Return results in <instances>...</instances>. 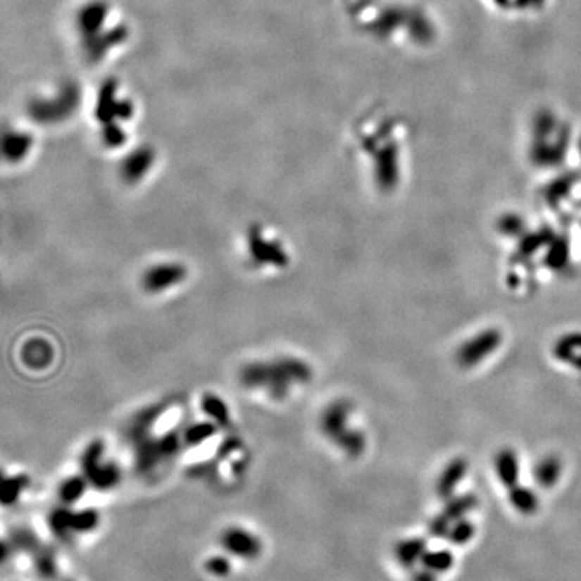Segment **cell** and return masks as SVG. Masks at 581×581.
<instances>
[{"label":"cell","mask_w":581,"mask_h":581,"mask_svg":"<svg viewBox=\"0 0 581 581\" xmlns=\"http://www.w3.org/2000/svg\"><path fill=\"white\" fill-rule=\"evenodd\" d=\"M73 30L80 52L89 63L105 62L128 41L130 30L107 0H91L73 18Z\"/></svg>","instance_id":"6da1fadb"},{"label":"cell","mask_w":581,"mask_h":581,"mask_svg":"<svg viewBox=\"0 0 581 581\" xmlns=\"http://www.w3.org/2000/svg\"><path fill=\"white\" fill-rule=\"evenodd\" d=\"M312 367L294 356H281L271 361L246 363L239 372V381L246 389L260 391L276 401L286 399L297 386L312 380Z\"/></svg>","instance_id":"7a4b0ae2"},{"label":"cell","mask_w":581,"mask_h":581,"mask_svg":"<svg viewBox=\"0 0 581 581\" xmlns=\"http://www.w3.org/2000/svg\"><path fill=\"white\" fill-rule=\"evenodd\" d=\"M135 118V102L121 87L102 86L97 97L96 120L105 146L118 149L126 136V126Z\"/></svg>","instance_id":"3957f363"},{"label":"cell","mask_w":581,"mask_h":581,"mask_svg":"<svg viewBox=\"0 0 581 581\" xmlns=\"http://www.w3.org/2000/svg\"><path fill=\"white\" fill-rule=\"evenodd\" d=\"M352 413V404L346 399H337L325 408L320 417V430L333 444L347 457H361L367 447L365 433L349 428V418Z\"/></svg>","instance_id":"277c9868"},{"label":"cell","mask_w":581,"mask_h":581,"mask_svg":"<svg viewBox=\"0 0 581 581\" xmlns=\"http://www.w3.org/2000/svg\"><path fill=\"white\" fill-rule=\"evenodd\" d=\"M247 251L249 257L257 267L283 268L289 263V256L285 247L276 239H271L262 226L254 225L247 231Z\"/></svg>","instance_id":"5b68a950"},{"label":"cell","mask_w":581,"mask_h":581,"mask_svg":"<svg viewBox=\"0 0 581 581\" xmlns=\"http://www.w3.org/2000/svg\"><path fill=\"white\" fill-rule=\"evenodd\" d=\"M82 477L86 481L99 486V488H108L118 481V468L113 462L105 457V447L101 441H92L86 447L81 457Z\"/></svg>","instance_id":"8992f818"},{"label":"cell","mask_w":581,"mask_h":581,"mask_svg":"<svg viewBox=\"0 0 581 581\" xmlns=\"http://www.w3.org/2000/svg\"><path fill=\"white\" fill-rule=\"evenodd\" d=\"M502 342V335L499 330L488 328L480 331L475 335L472 339L465 341L463 344L458 347L457 351V363L462 368H473L485 361L486 357L491 356L492 352L497 351V347Z\"/></svg>","instance_id":"52a82bcc"},{"label":"cell","mask_w":581,"mask_h":581,"mask_svg":"<svg viewBox=\"0 0 581 581\" xmlns=\"http://www.w3.org/2000/svg\"><path fill=\"white\" fill-rule=\"evenodd\" d=\"M187 278V268L180 262H160L149 267L142 275V287L151 294H158L181 285Z\"/></svg>","instance_id":"ba28073f"},{"label":"cell","mask_w":581,"mask_h":581,"mask_svg":"<svg viewBox=\"0 0 581 581\" xmlns=\"http://www.w3.org/2000/svg\"><path fill=\"white\" fill-rule=\"evenodd\" d=\"M468 472V463L465 458L457 457L452 458V461L446 465V468L442 470V473L439 475L438 483H436V491H438V496H441L442 499H447L454 494L457 485L463 480L465 475Z\"/></svg>","instance_id":"9c48e42d"},{"label":"cell","mask_w":581,"mask_h":581,"mask_svg":"<svg viewBox=\"0 0 581 581\" xmlns=\"http://www.w3.org/2000/svg\"><path fill=\"white\" fill-rule=\"evenodd\" d=\"M494 468L501 483L507 488H513L518 483L520 463L517 454L511 447H504L494 458Z\"/></svg>","instance_id":"30bf717a"},{"label":"cell","mask_w":581,"mask_h":581,"mask_svg":"<svg viewBox=\"0 0 581 581\" xmlns=\"http://www.w3.org/2000/svg\"><path fill=\"white\" fill-rule=\"evenodd\" d=\"M554 237H556L554 231H552L551 228H547V226L539 231L527 232V235H523L522 237H520V244L517 247V256L520 258H528L531 256H535L539 249L549 246Z\"/></svg>","instance_id":"8fae6325"},{"label":"cell","mask_w":581,"mask_h":581,"mask_svg":"<svg viewBox=\"0 0 581 581\" xmlns=\"http://www.w3.org/2000/svg\"><path fill=\"white\" fill-rule=\"evenodd\" d=\"M201 408L202 413L218 426H228L231 423V415L230 408L226 406V402L221 399L220 396L212 394V392H206L201 399Z\"/></svg>","instance_id":"7c38bea8"},{"label":"cell","mask_w":581,"mask_h":581,"mask_svg":"<svg viewBox=\"0 0 581 581\" xmlns=\"http://www.w3.org/2000/svg\"><path fill=\"white\" fill-rule=\"evenodd\" d=\"M570 262V244L566 236H556L544 254V265L547 268L561 271L567 268Z\"/></svg>","instance_id":"4fadbf2b"},{"label":"cell","mask_w":581,"mask_h":581,"mask_svg":"<svg viewBox=\"0 0 581 581\" xmlns=\"http://www.w3.org/2000/svg\"><path fill=\"white\" fill-rule=\"evenodd\" d=\"M562 475V462L557 456L541 458L535 468V480L542 488H552Z\"/></svg>","instance_id":"5bb4252c"},{"label":"cell","mask_w":581,"mask_h":581,"mask_svg":"<svg viewBox=\"0 0 581 581\" xmlns=\"http://www.w3.org/2000/svg\"><path fill=\"white\" fill-rule=\"evenodd\" d=\"M152 157L151 154H135L131 158H128L123 165V170H121V175H123V180L130 185H135V182H139L144 176L149 173V168H151Z\"/></svg>","instance_id":"9a60e30c"},{"label":"cell","mask_w":581,"mask_h":581,"mask_svg":"<svg viewBox=\"0 0 581 581\" xmlns=\"http://www.w3.org/2000/svg\"><path fill=\"white\" fill-rule=\"evenodd\" d=\"M217 428H220L218 425H215L213 422H201L196 425L187 426V428L182 431V442L187 447H197L204 444V442L208 441L212 436L217 435Z\"/></svg>","instance_id":"2e32d148"},{"label":"cell","mask_w":581,"mask_h":581,"mask_svg":"<svg viewBox=\"0 0 581 581\" xmlns=\"http://www.w3.org/2000/svg\"><path fill=\"white\" fill-rule=\"evenodd\" d=\"M508 499H511V504L513 506V508H517L518 512L522 513H535L538 511V506H539V501H538V496L535 494L533 491L528 489V488H523V486H513L511 488V492H508Z\"/></svg>","instance_id":"e0dca14e"},{"label":"cell","mask_w":581,"mask_h":581,"mask_svg":"<svg viewBox=\"0 0 581 581\" xmlns=\"http://www.w3.org/2000/svg\"><path fill=\"white\" fill-rule=\"evenodd\" d=\"M578 351H581V333H568L558 337L552 352L557 361L570 363Z\"/></svg>","instance_id":"ac0fdd59"},{"label":"cell","mask_w":581,"mask_h":581,"mask_svg":"<svg viewBox=\"0 0 581 581\" xmlns=\"http://www.w3.org/2000/svg\"><path fill=\"white\" fill-rule=\"evenodd\" d=\"M25 349H26V351H25L26 352L25 363L37 368V356L41 357L42 367H44V365L49 363L47 361H49V357H51V347H49L46 342H42V341L30 342V344L25 346Z\"/></svg>","instance_id":"d6986e66"},{"label":"cell","mask_w":581,"mask_h":581,"mask_svg":"<svg viewBox=\"0 0 581 581\" xmlns=\"http://www.w3.org/2000/svg\"><path fill=\"white\" fill-rule=\"evenodd\" d=\"M501 235L508 237H522L525 235V221L517 215H506L497 223Z\"/></svg>","instance_id":"ffe728a7"},{"label":"cell","mask_w":581,"mask_h":581,"mask_svg":"<svg viewBox=\"0 0 581 581\" xmlns=\"http://www.w3.org/2000/svg\"><path fill=\"white\" fill-rule=\"evenodd\" d=\"M86 488V478L85 477H71L70 480L63 481L62 488H60V496L63 501H75L80 499Z\"/></svg>","instance_id":"44dd1931"},{"label":"cell","mask_w":581,"mask_h":581,"mask_svg":"<svg viewBox=\"0 0 581 581\" xmlns=\"http://www.w3.org/2000/svg\"><path fill=\"white\" fill-rule=\"evenodd\" d=\"M475 506V497L473 496H462V497H457V499L451 501L447 504L446 507V512H444V520L447 518H457L463 516V513H467L470 508Z\"/></svg>","instance_id":"7402d4cb"},{"label":"cell","mask_w":581,"mask_h":581,"mask_svg":"<svg viewBox=\"0 0 581 581\" xmlns=\"http://www.w3.org/2000/svg\"><path fill=\"white\" fill-rule=\"evenodd\" d=\"M472 533H473L472 525H470L468 522H462L452 530V538L458 539V541H463V539H467L468 536H472Z\"/></svg>","instance_id":"603a6c76"},{"label":"cell","mask_w":581,"mask_h":581,"mask_svg":"<svg viewBox=\"0 0 581 581\" xmlns=\"http://www.w3.org/2000/svg\"><path fill=\"white\" fill-rule=\"evenodd\" d=\"M570 363H572L575 368L580 370V372H581V354H577V356L572 358V362H570Z\"/></svg>","instance_id":"cb8c5ba5"}]
</instances>
